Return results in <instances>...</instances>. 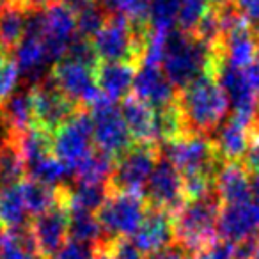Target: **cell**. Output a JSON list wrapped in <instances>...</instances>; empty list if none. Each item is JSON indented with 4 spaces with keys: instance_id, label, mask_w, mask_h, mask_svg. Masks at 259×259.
<instances>
[{
    "instance_id": "obj_1",
    "label": "cell",
    "mask_w": 259,
    "mask_h": 259,
    "mask_svg": "<svg viewBox=\"0 0 259 259\" xmlns=\"http://www.w3.org/2000/svg\"><path fill=\"white\" fill-rule=\"evenodd\" d=\"M187 134H213L229 112V101L213 73H206L188 83L178 94Z\"/></svg>"
},
{
    "instance_id": "obj_2",
    "label": "cell",
    "mask_w": 259,
    "mask_h": 259,
    "mask_svg": "<svg viewBox=\"0 0 259 259\" xmlns=\"http://www.w3.org/2000/svg\"><path fill=\"white\" fill-rule=\"evenodd\" d=\"M220 52L209 48L192 34L172 29L167 36L162 71L178 91L206 73H213Z\"/></svg>"
},
{
    "instance_id": "obj_3",
    "label": "cell",
    "mask_w": 259,
    "mask_h": 259,
    "mask_svg": "<svg viewBox=\"0 0 259 259\" xmlns=\"http://www.w3.org/2000/svg\"><path fill=\"white\" fill-rule=\"evenodd\" d=\"M222 202L217 194L194 201H185L174 213V240L187 255H194L201 248L217 240V220Z\"/></svg>"
},
{
    "instance_id": "obj_4",
    "label": "cell",
    "mask_w": 259,
    "mask_h": 259,
    "mask_svg": "<svg viewBox=\"0 0 259 259\" xmlns=\"http://www.w3.org/2000/svg\"><path fill=\"white\" fill-rule=\"evenodd\" d=\"M148 27H135L126 16L110 13L101 30L93 37L96 55L103 62L141 64Z\"/></svg>"
},
{
    "instance_id": "obj_5",
    "label": "cell",
    "mask_w": 259,
    "mask_h": 259,
    "mask_svg": "<svg viewBox=\"0 0 259 259\" xmlns=\"http://www.w3.org/2000/svg\"><path fill=\"white\" fill-rule=\"evenodd\" d=\"M91 121H93V139L96 149L110 155L112 158H119L134 146L132 144L134 139L122 119L117 101L100 96L91 105Z\"/></svg>"
},
{
    "instance_id": "obj_6",
    "label": "cell",
    "mask_w": 259,
    "mask_h": 259,
    "mask_svg": "<svg viewBox=\"0 0 259 259\" xmlns=\"http://www.w3.org/2000/svg\"><path fill=\"white\" fill-rule=\"evenodd\" d=\"M163 156L180 170L181 176L195 172L217 174L219 167L224 163L213 146L211 137L202 134H185L165 144Z\"/></svg>"
},
{
    "instance_id": "obj_7",
    "label": "cell",
    "mask_w": 259,
    "mask_h": 259,
    "mask_svg": "<svg viewBox=\"0 0 259 259\" xmlns=\"http://www.w3.org/2000/svg\"><path fill=\"white\" fill-rule=\"evenodd\" d=\"M148 202L141 194L114 192L98 211V220L110 241L117 238H132L142 224L148 211Z\"/></svg>"
},
{
    "instance_id": "obj_8",
    "label": "cell",
    "mask_w": 259,
    "mask_h": 259,
    "mask_svg": "<svg viewBox=\"0 0 259 259\" xmlns=\"http://www.w3.org/2000/svg\"><path fill=\"white\" fill-rule=\"evenodd\" d=\"M158 158L160 148L156 144H134L115 162L110 188L114 192L141 194L148 185Z\"/></svg>"
},
{
    "instance_id": "obj_9",
    "label": "cell",
    "mask_w": 259,
    "mask_h": 259,
    "mask_svg": "<svg viewBox=\"0 0 259 259\" xmlns=\"http://www.w3.org/2000/svg\"><path fill=\"white\" fill-rule=\"evenodd\" d=\"M213 75L226 93L229 108L233 110V117L254 130L259 121V100L252 85L248 83L245 71L227 64L220 55L213 69Z\"/></svg>"
},
{
    "instance_id": "obj_10",
    "label": "cell",
    "mask_w": 259,
    "mask_h": 259,
    "mask_svg": "<svg viewBox=\"0 0 259 259\" xmlns=\"http://www.w3.org/2000/svg\"><path fill=\"white\" fill-rule=\"evenodd\" d=\"M93 121L83 110H76L52 134L54 155L71 170L93 151Z\"/></svg>"
},
{
    "instance_id": "obj_11",
    "label": "cell",
    "mask_w": 259,
    "mask_h": 259,
    "mask_svg": "<svg viewBox=\"0 0 259 259\" xmlns=\"http://www.w3.org/2000/svg\"><path fill=\"white\" fill-rule=\"evenodd\" d=\"M69 208L62 199V192L59 201L52 208L36 215L30 220V233L36 241L37 252L45 259H52L69 236Z\"/></svg>"
},
{
    "instance_id": "obj_12",
    "label": "cell",
    "mask_w": 259,
    "mask_h": 259,
    "mask_svg": "<svg viewBox=\"0 0 259 259\" xmlns=\"http://www.w3.org/2000/svg\"><path fill=\"white\" fill-rule=\"evenodd\" d=\"M32 98L36 124L50 134H54L55 130L61 124H64L76 110H80L78 105L73 103L68 96H64L59 91L50 75L32 87Z\"/></svg>"
},
{
    "instance_id": "obj_13",
    "label": "cell",
    "mask_w": 259,
    "mask_h": 259,
    "mask_svg": "<svg viewBox=\"0 0 259 259\" xmlns=\"http://www.w3.org/2000/svg\"><path fill=\"white\" fill-rule=\"evenodd\" d=\"M50 78L59 87V91L78 107L80 105L91 107L101 96L96 76H94V69L78 64L75 61H69L66 57L52 68Z\"/></svg>"
},
{
    "instance_id": "obj_14",
    "label": "cell",
    "mask_w": 259,
    "mask_h": 259,
    "mask_svg": "<svg viewBox=\"0 0 259 259\" xmlns=\"http://www.w3.org/2000/svg\"><path fill=\"white\" fill-rule=\"evenodd\" d=\"M144 192L151 208H160L169 213H176L185 202L183 176L165 156L160 155Z\"/></svg>"
},
{
    "instance_id": "obj_15",
    "label": "cell",
    "mask_w": 259,
    "mask_h": 259,
    "mask_svg": "<svg viewBox=\"0 0 259 259\" xmlns=\"http://www.w3.org/2000/svg\"><path fill=\"white\" fill-rule=\"evenodd\" d=\"M45 32L43 45L48 64L54 68L59 61L66 57L73 37L76 36V15L69 8L55 2L43 11Z\"/></svg>"
},
{
    "instance_id": "obj_16",
    "label": "cell",
    "mask_w": 259,
    "mask_h": 259,
    "mask_svg": "<svg viewBox=\"0 0 259 259\" xmlns=\"http://www.w3.org/2000/svg\"><path fill=\"white\" fill-rule=\"evenodd\" d=\"M259 233V206L255 202H240L220 208L217 220V236L234 245L241 240L257 236Z\"/></svg>"
},
{
    "instance_id": "obj_17",
    "label": "cell",
    "mask_w": 259,
    "mask_h": 259,
    "mask_svg": "<svg viewBox=\"0 0 259 259\" xmlns=\"http://www.w3.org/2000/svg\"><path fill=\"white\" fill-rule=\"evenodd\" d=\"M174 241V217L172 213L149 206L142 224L132 236V243L142 254H155L170 247Z\"/></svg>"
},
{
    "instance_id": "obj_18",
    "label": "cell",
    "mask_w": 259,
    "mask_h": 259,
    "mask_svg": "<svg viewBox=\"0 0 259 259\" xmlns=\"http://www.w3.org/2000/svg\"><path fill=\"white\" fill-rule=\"evenodd\" d=\"M135 98L151 108H162L170 103H176L178 89L170 83L162 68L158 66H141L137 68L134 80Z\"/></svg>"
},
{
    "instance_id": "obj_19",
    "label": "cell",
    "mask_w": 259,
    "mask_h": 259,
    "mask_svg": "<svg viewBox=\"0 0 259 259\" xmlns=\"http://www.w3.org/2000/svg\"><path fill=\"white\" fill-rule=\"evenodd\" d=\"M215 194L224 206L252 201V176L240 162H224L215 174Z\"/></svg>"
},
{
    "instance_id": "obj_20",
    "label": "cell",
    "mask_w": 259,
    "mask_h": 259,
    "mask_svg": "<svg viewBox=\"0 0 259 259\" xmlns=\"http://www.w3.org/2000/svg\"><path fill=\"white\" fill-rule=\"evenodd\" d=\"M211 141L222 162H240L254 142V130L231 117L213 132Z\"/></svg>"
},
{
    "instance_id": "obj_21",
    "label": "cell",
    "mask_w": 259,
    "mask_h": 259,
    "mask_svg": "<svg viewBox=\"0 0 259 259\" xmlns=\"http://www.w3.org/2000/svg\"><path fill=\"white\" fill-rule=\"evenodd\" d=\"M135 64L128 62H100L94 69L98 89L101 96L112 101H124L134 89Z\"/></svg>"
},
{
    "instance_id": "obj_22",
    "label": "cell",
    "mask_w": 259,
    "mask_h": 259,
    "mask_svg": "<svg viewBox=\"0 0 259 259\" xmlns=\"http://www.w3.org/2000/svg\"><path fill=\"white\" fill-rule=\"evenodd\" d=\"M259 52V36L248 27V23L233 29L224 36L220 45V55L227 64L238 69H245L254 62Z\"/></svg>"
},
{
    "instance_id": "obj_23",
    "label": "cell",
    "mask_w": 259,
    "mask_h": 259,
    "mask_svg": "<svg viewBox=\"0 0 259 259\" xmlns=\"http://www.w3.org/2000/svg\"><path fill=\"white\" fill-rule=\"evenodd\" d=\"M13 59H15L20 75L27 76L30 82H34V85L48 76L47 68L50 64H48L47 54H45L43 37L25 34L23 39L13 50Z\"/></svg>"
},
{
    "instance_id": "obj_24",
    "label": "cell",
    "mask_w": 259,
    "mask_h": 259,
    "mask_svg": "<svg viewBox=\"0 0 259 259\" xmlns=\"http://www.w3.org/2000/svg\"><path fill=\"white\" fill-rule=\"evenodd\" d=\"M121 115L135 142L155 144V108L137 98H126L121 103Z\"/></svg>"
},
{
    "instance_id": "obj_25",
    "label": "cell",
    "mask_w": 259,
    "mask_h": 259,
    "mask_svg": "<svg viewBox=\"0 0 259 259\" xmlns=\"http://www.w3.org/2000/svg\"><path fill=\"white\" fill-rule=\"evenodd\" d=\"M62 199L69 209H78V211H100L105 201L110 195V188L103 183H82L76 181L71 187H62Z\"/></svg>"
},
{
    "instance_id": "obj_26",
    "label": "cell",
    "mask_w": 259,
    "mask_h": 259,
    "mask_svg": "<svg viewBox=\"0 0 259 259\" xmlns=\"http://www.w3.org/2000/svg\"><path fill=\"white\" fill-rule=\"evenodd\" d=\"M0 107H2L4 117L15 137L18 134H22V132H25V130H29L30 126L36 124L32 87L15 91L8 100H4L0 103Z\"/></svg>"
},
{
    "instance_id": "obj_27",
    "label": "cell",
    "mask_w": 259,
    "mask_h": 259,
    "mask_svg": "<svg viewBox=\"0 0 259 259\" xmlns=\"http://www.w3.org/2000/svg\"><path fill=\"white\" fill-rule=\"evenodd\" d=\"M27 32V11L13 0L0 4V50L11 54Z\"/></svg>"
},
{
    "instance_id": "obj_28",
    "label": "cell",
    "mask_w": 259,
    "mask_h": 259,
    "mask_svg": "<svg viewBox=\"0 0 259 259\" xmlns=\"http://www.w3.org/2000/svg\"><path fill=\"white\" fill-rule=\"evenodd\" d=\"M69 238L78 243L89 245L98 248L101 245H108L110 240L105 234L100 220L94 213L78 211V209H69Z\"/></svg>"
},
{
    "instance_id": "obj_29",
    "label": "cell",
    "mask_w": 259,
    "mask_h": 259,
    "mask_svg": "<svg viewBox=\"0 0 259 259\" xmlns=\"http://www.w3.org/2000/svg\"><path fill=\"white\" fill-rule=\"evenodd\" d=\"M30 213L23 201L20 185L0 190V222L8 231L25 229L30 226Z\"/></svg>"
},
{
    "instance_id": "obj_30",
    "label": "cell",
    "mask_w": 259,
    "mask_h": 259,
    "mask_svg": "<svg viewBox=\"0 0 259 259\" xmlns=\"http://www.w3.org/2000/svg\"><path fill=\"white\" fill-rule=\"evenodd\" d=\"M16 149L22 155V158L25 160L27 165L37 162V160L45 158L48 155H54V149H52V134L47 132L41 126L34 124L29 130L18 134L15 139Z\"/></svg>"
},
{
    "instance_id": "obj_31",
    "label": "cell",
    "mask_w": 259,
    "mask_h": 259,
    "mask_svg": "<svg viewBox=\"0 0 259 259\" xmlns=\"http://www.w3.org/2000/svg\"><path fill=\"white\" fill-rule=\"evenodd\" d=\"M115 167V160L110 155L100 151V149H93L78 165L73 169V176L76 181L82 183H107L112 178Z\"/></svg>"
},
{
    "instance_id": "obj_32",
    "label": "cell",
    "mask_w": 259,
    "mask_h": 259,
    "mask_svg": "<svg viewBox=\"0 0 259 259\" xmlns=\"http://www.w3.org/2000/svg\"><path fill=\"white\" fill-rule=\"evenodd\" d=\"M185 134H187V126L178 107V101L167 107L155 108V144L158 148L176 141Z\"/></svg>"
},
{
    "instance_id": "obj_33",
    "label": "cell",
    "mask_w": 259,
    "mask_h": 259,
    "mask_svg": "<svg viewBox=\"0 0 259 259\" xmlns=\"http://www.w3.org/2000/svg\"><path fill=\"white\" fill-rule=\"evenodd\" d=\"M0 259H45L37 252L30 226L18 231H6L0 236Z\"/></svg>"
},
{
    "instance_id": "obj_34",
    "label": "cell",
    "mask_w": 259,
    "mask_h": 259,
    "mask_svg": "<svg viewBox=\"0 0 259 259\" xmlns=\"http://www.w3.org/2000/svg\"><path fill=\"white\" fill-rule=\"evenodd\" d=\"M27 174H29V180H34L37 183L52 188H62L66 187V181L73 176V170L64 165L55 155H48L27 165Z\"/></svg>"
},
{
    "instance_id": "obj_35",
    "label": "cell",
    "mask_w": 259,
    "mask_h": 259,
    "mask_svg": "<svg viewBox=\"0 0 259 259\" xmlns=\"http://www.w3.org/2000/svg\"><path fill=\"white\" fill-rule=\"evenodd\" d=\"M23 194V201L27 204L30 215H41L48 208L55 204L61 197V188H52L34 180H25L20 183Z\"/></svg>"
},
{
    "instance_id": "obj_36",
    "label": "cell",
    "mask_w": 259,
    "mask_h": 259,
    "mask_svg": "<svg viewBox=\"0 0 259 259\" xmlns=\"http://www.w3.org/2000/svg\"><path fill=\"white\" fill-rule=\"evenodd\" d=\"M27 174V163L16 149L15 142L0 149V190L16 187Z\"/></svg>"
},
{
    "instance_id": "obj_37",
    "label": "cell",
    "mask_w": 259,
    "mask_h": 259,
    "mask_svg": "<svg viewBox=\"0 0 259 259\" xmlns=\"http://www.w3.org/2000/svg\"><path fill=\"white\" fill-rule=\"evenodd\" d=\"M181 2L183 0H151L148 20L149 29L160 30V32H170L178 22Z\"/></svg>"
},
{
    "instance_id": "obj_38",
    "label": "cell",
    "mask_w": 259,
    "mask_h": 259,
    "mask_svg": "<svg viewBox=\"0 0 259 259\" xmlns=\"http://www.w3.org/2000/svg\"><path fill=\"white\" fill-rule=\"evenodd\" d=\"M101 6L108 13L126 16L135 27H148L151 0H105Z\"/></svg>"
},
{
    "instance_id": "obj_39",
    "label": "cell",
    "mask_w": 259,
    "mask_h": 259,
    "mask_svg": "<svg viewBox=\"0 0 259 259\" xmlns=\"http://www.w3.org/2000/svg\"><path fill=\"white\" fill-rule=\"evenodd\" d=\"M108 18H110V13L100 2L91 4L89 8L76 13V34L82 37H87V39H93L101 30V27L107 23Z\"/></svg>"
},
{
    "instance_id": "obj_40",
    "label": "cell",
    "mask_w": 259,
    "mask_h": 259,
    "mask_svg": "<svg viewBox=\"0 0 259 259\" xmlns=\"http://www.w3.org/2000/svg\"><path fill=\"white\" fill-rule=\"evenodd\" d=\"M208 8L209 6L206 0H183L180 13H178V30L185 34H194Z\"/></svg>"
},
{
    "instance_id": "obj_41",
    "label": "cell",
    "mask_w": 259,
    "mask_h": 259,
    "mask_svg": "<svg viewBox=\"0 0 259 259\" xmlns=\"http://www.w3.org/2000/svg\"><path fill=\"white\" fill-rule=\"evenodd\" d=\"M20 71L11 54L0 50V103L16 91Z\"/></svg>"
},
{
    "instance_id": "obj_42",
    "label": "cell",
    "mask_w": 259,
    "mask_h": 259,
    "mask_svg": "<svg viewBox=\"0 0 259 259\" xmlns=\"http://www.w3.org/2000/svg\"><path fill=\"white\" fill-rule=\"evenodd\" d=\"M66 59L78 62L82 66H87L91 69H96L98 64H100V59H98L96 50L93 47V41L78 36V34L73 37L71 45L68 48V54H66Z\"/></svg>"
},
{
    "instance_id": "obj_43",
    "label": "cell",
    "mask_w": 259,
    "mask_h": 259,
    "mask_svg": "<svg viewBox=\"0 0 259 259\" xmlns=\"http://www.w3.org/2000/svg\"><path fill=\"white\" fill-rule=\"evenodd\" d=\"M192 259H233V245L227 241H213L192 255Z\"/></svg>"
},
{
    "instance_id": "obj_44",
    "label": "cell",
    "mask_w": 259,
    "mask_h": 259,
    "mask_svg": "<svg viewBox=\"0 0 259 259\" xmlns=\"http://www.w3.org/2000/svg\"><path fill=\"white\" fill-rule=\"evenodd\" d=\"M93 254H94L93 247L69 240L62 245V248L52 259H91Z\"/></svg>"
},
{
    "instance_id": "obj_45",
    "label": "cell",
    "mask_w": 259,
    "mask_h": 259,
    "mask_svg": "<svg viewBox=\"0 0 259 259\" xmlns=\"http://www.w3.org/2000/svg\"><path fill=\"white\" fill-rule=\"evenodd\" d=\"M110 252L114 259H146L144 254L128 238H117L112 241Z\"/></svg>"
},
{
    "instance_id": "obj_46",
    "label": "cell",
    "mask_w": 259,
    "mask_h": 259,
    "mask_svg": "<svg viewBox=\"0 0 259 259\" xmlns=\"http://www.w3.org/2000/svg\"><path fill=\"white\" fill-rule=\"evenodd\" d=\"M255 36H259V0H234Z\"/></svg>"
},
{
    "instance_id": "obj_47",
    "label": "cell",
    "mask_w": 259,
    "mask_h": 259,
    "mask_svg": "<svg viewBox=\"0 0 259 259\" xmlns=\"http://www.w3.org/2000/svg\"><path fill=\"white\" fill-rule=\"evenodd\" d=\"M13 2H16L27 13H41L50 8L52 4H55L57 0H13Z\"/></svg>"
},
{
    "instance_id": "obj_48",
    "label": "cell",
    "mask_w": 259,
    "mask_h": 259,
    "mask_svg": "<svg viewBox=\"0 0 259 259\" xmlns=\"http://www.w3.org/2000/svg\"><path fill=\"white\" fill-rule=\"evenodd\" d=\"M185 257H188V255L180 245H170V247L163 248V250L151 254L148 259H185Z\"/></svg>"
},
{
    "instance_id": "obj_49",
    "label": "cell",
    "mask_w": 259,
    "mask_h": 259,
    "mask_svg": "<svg viewBox=\"0 0 259 259\" xmlns=\"http://www.w3.org/2000/svg\"><path fill=\"white\" fill-rule=\"evenodd\" d=\"M15 135H13L11 128H9L8 121L4 117V112H2V107H0V149L4 148V146L11 144Z\"/></svg>"
},
{
    "instance_id": "obj_50",
    "label": "cell",
    "mask_w": 259,
    "mask_h": 259,
    "mask_svg": "<svg viewBox=\"0 0 259 259\" xmlns=\"http://www.w3.org/2000/svg\"><path fill=\"white\" fill-rule=\"evenodd\" d=\"M57 2H61L66 8H69L75 15L82 11V9L89 8L91 4H94V0H57Z\"/></svg>"
},
{
    "instance_id": "obj_51",
    "label": "cell",
    "mask_w": 259,
    "mask_h": 259,
    "mask_svg": "<svg viewBox=\"0 0 259 259\" xmlns=\"http://www.w3.org/2000/svg\"><path fill=\"white\" fill-rule=\"evenodd\" d=\"M112 243V241H110ZM110 243L108 245H101V247L94 248V254L91 259H114L112 257V252H110Z\"/></svg>"
},
{
    "instance_id": "obj_52",
    "label": "cell",
    "mask_w": 259,
    "mask_h": 259,
    "mask_svg": "<svg viewBox=\"0 0 259 259\" xmlns=\"http://www.w3.org/2000/svg\"><path fill=\"white\" fill-rule=\"evenodd\" d=\"M252 176V201L259 206V172L250 174Z\"/></svg>"
},
{
    "instance_id": "obj_53",
    "label": "cell",
    "mask_w": 259,
    "mask_h": 259,
    "mask_svg": "<svg viewBox=\"0 0 259 259\" xmlns=\"http://www.w3.org/2000/svg\"><path fill=\"white\" fill-rule=\"evenodd\" d=\"M208 2V6L209 8H224V6H227V4H233L234 0H206Z\"/></svg>"
},
{
    "instance_id": "obj_54",
    "label": "cell",
    "mask_w": 259,
    "mask_h": 259,
    "mask_svg": "<svg viewBox=\"0 0 259 259\" xmlns=\"http://www.w3.org/2000/svg\"><path fill=\"white\" fill-rule=\"evenodd\" d=\"M254 142H255V144H259V121H257V124H255V128H254Z\"/></svg>"
},
{
    "instance_id": "obj_55",
    "label": "cell",
    "mask_w": 259,
    "mask_h": 259,
    "mask_svg": "<svg viewBox=\"0 0 259 259\" xmlns=\"http://www.w3.org/2000/svg\"><path fill=\"white\" fill-rule=\"evenodd\" d=\"M254 259H259V236H257V250H255V255Z\"/></svg>"
},
{
    "instance_id": "obj_56",
    "label": "cell",
    "mask_w": 259,
    "mask_h": 259,
    "mask_svg": "<svg viewBox=\"0 0 259 259\" xmlns=\"http://www.w3.org/2000/svg\"><path fill=\"white\" fill-rule=\"evenodd\" d=\"M2 233H4V231H0V236H2Z\"/></svg>"
},
{
    "instance_id": "obj_57",
    "label": "cell",
    "mask_w": 259,
    "mask_h": 259,
    "mask_svg": "<svg viewBox=\"0 0 259 259\" xmlns=\"http://www.w3.org/2000/svg\"><path fill=\"white\" fill-rule=\"evenodd\" d=\"M101 2H105V0H100V4H101Z\"/></svg>"
},
{
    "instance_id": "obj_58",
    "label": "cell",
    "mask_w": 259,
    "mask_h": 259,
    "mask_svg": "<svg viewBox=\"0 0 259 259\" xmlns=\"http://www.w3.org/2000/svg\"><path fill=\"white\" fill-rule=\"evenodd\" d=\"M0 4H2V0H0Z\"/></svg>"
}]
</instances>
